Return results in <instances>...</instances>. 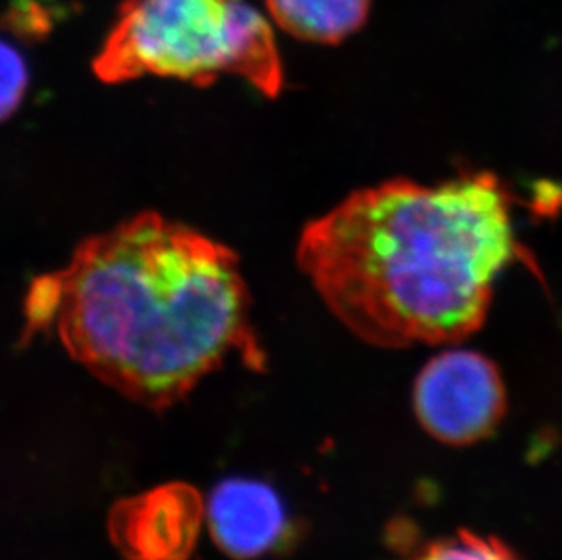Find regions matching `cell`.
<instances>
[{
    "label": "cell",
    "instance_id": "cell-1",
    "mask_svg": "<svg viewBox=\"0 0 562 560\" xmlns=\"http://www.w3.org/2000/svg\"><path fill=\"white\" fill-rule=\"evenodd\" d=\"M234 249L155 212L86 238L30 284L24 337L54 332L99 381L166 407L239 354L262 365Z\"/></svg>",
    "mask_w": 562,
    "mask_h": 560
},
{
    "label": "cell",
    "instance_id": "cell-2",
    "mask_svg": "<svg viewBox=\"0 0 562 560\" xmlns=\"http://www.w3.org/2000/svg\"><path fill=\"white\" fill-rule=\"evenodd\" d=\"M499 179H393L304 226L297 265L329 312L381 348L459 343L481 329L495 279L519 259Z\"/></svg>",
    "mask_w": 562,
    "mask_h": 560
},
{
    "label": "cell",
    "instance_id": "cell-3",
    "mask_svg": "<svg viewBox=\"0 0 562 560\" xmlns=\"http://www.w3.org/2000/svg\"><path fill=\"white\" fill-rule=\"evenodd\" d=\"M93 74L104 85L162 77L195 86L232 75L270 99L284 86L270 22L246 0H127Z\"/></svg>",
    "mask_w": 562,
    "mask_h": 560
},
{
    "label": "cell",
    "instance_id": "cell-4",
    "mask_svg": "<svg viewBox=\"0 0 562 560\" xmlns=\"http://www.w3.org/2000/svg\"><path fill=\"white\" fill-rule=\"evenodd\" d=\"M415 413L428 434L448 445H472L494 432L506 412L497 366L470 349H450L423 368Z\"/></svg>",
    "mask_w": 562,
    "mask_h": 560
},
{
    "label": "cell",
    "instance_id": "cell-5",
    "mask_svg": "<svg viewBox=\"0 0 562 560\" xmlns=\"http://www.w3.org/2000/svg\"><path fill=\"white\" fill-rule=\"evenodd\" d=\"M199 517L195 493L165 488L119 512L117 539L132 560H182L195 540Z\"/></svg>",
    "mask_w": 562,
    "mask_h": 560
},
{
    "label": "cell",
    "instance_id": "cell-6",
    "mask_svg": "<svg viewBox=\"0 0 562 560\" xmlns=\"http://www.w3.org/2000/svg\"><path fill=\"white\" fill-rule=\"evenodd\" d=\"M213 537L234 557L262 556L281 539L286 515L281 499L262 482L234 479L215 488L207 504Z\"/></svg>",
    "mask_w": 562,
    "mask_h": 560
},
{
    "label": "cell",
    "instance_id": "cell-7",
    "mask_svg": "<svg viewBox=\"0 0 562 560\" xmlns=\"http://www.w3.org/2000/svg\"><path fill=\"white\" fill-rule=\"evenodd\" d=\"M372 0H266L284 32L315 44H337L361 30Z\"/></svg>",
    "mask_w": 562,
    "mask_h": 560
},
{
    "label": "cell",
    "instance_id": "cell-8",
    "mask_svg": "<svg viewBox=\"0 0 562 560\" xmlns=\"http://www.w3.org/2000/svg\"><path fill=\"white\" fill-rule=\"evenodd\" d=\"M412 560H517V557L501 540L461 531L431 545Z\"/></svg>",
    "mask_w": 562,
    "mask_h": 560
},
{
    "label": "cell",
    "instance_id": "cell-9",
    "mask_svg": "<svg viewBox=\"0 0 562 560\" xmlns=\"http://www.w3.org/2000/svg\"><path fill=\"white\" fill-rule=\"evenodd\" d=\"M30 82L26 58L13 46L4 41L2 44V119L8 121L21 108Z\"/></svg>",
    "mask_w": 562,
    "mask_h": 560
}]
</instances>
